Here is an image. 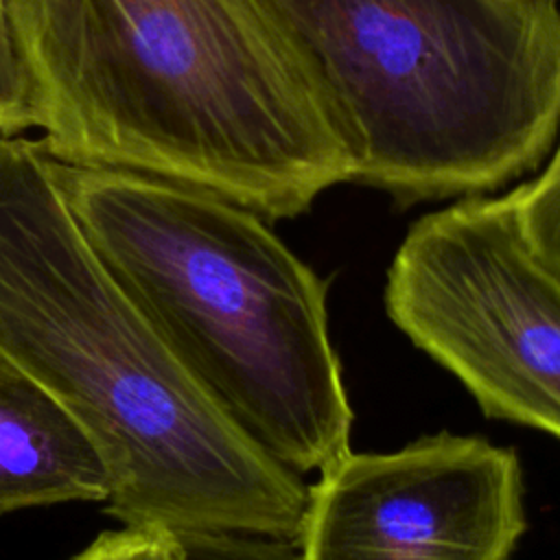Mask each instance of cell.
Instances as JSON below:
<instances>
[{
  "instance_id": "obj_1",
  "label": "cell",
  "mask_w": 560,
  "mask_h": 560,
  "mask_svg": "<svg viewBox=\"0 0 560 560\" xmlns=\"http://www.w3.org/2000/svg\"><path fill=\"white\" fill-rule=\"evenodd\" d=\"M55 162L201 188L267 221L352 182L348 144L262 0H7Z\"/></svg>"
},
{
  "instance_id": "obj_2",
  "label": "cell",
  "mask_w": 560,
  "mask_h": 560,
  "mask_svg": "<svg viewBox=\"0 0 560 560\" xmlns=\"http://www.w3.org/2000/svg\"><path fill=\"white\" fill-rule=\"evenodd\" d=\"M0 359L92 438L129 527L298 540L308 483L179 365L101 260L37 142L0 136Z\"/></svg>"
},
{
  "instance_id": "obj_3",
  "label": "cell",
  "mask_w": 560,
  "mask_h": 560,
  "mask_svg": "<svg viewBox=\"0 0 560 560\" xmlns=\"http://www.w3.org/2000/svg\"><path fill=\"white\" fill-rule=\"evenodd\" d=\"M50 164L101 260L247 438L302 477L350 451L326 282L267 219L168 179Z\"/></svg>"
},
{
  "instance_id": "obj_4",
  "label": "cell",
  "mask_w": 560,
  "mask_h": 560,
  "mask_svg": "<svg viewBox=\"0 0 560 560\" xmlns=\"http://www.w3.org/2000/svg\"><path fill=\"white\" fill-rule=\"evenodd\" d=\"M352 158L400 203L492 192L560 133L556 0H262Z\"/></svg>"
},
{
  "instance_id": "obj_5",
  "label": "cell",
  "mask_w": 560,
  "mask_h": 560,
  "mask_svg": "<svg viewBox=\"0 0 560 560\" xmlns=\"http://www.w3.org/2000/svg\"><path fill=\"white\" fill-rule=\"evenodd\" d=\"M385 311L486 416L560 440V278L505 195L422 214L387 269Z\"/></svg>"
},
{
  "instance_id": "obj_6",
  "label": "cell",
  "mask_w": 560,
  "mask_h": 560,
  "mask_svg": "<svg viewBox=\"0 0 560 560\" xmlns=\"http://www.w3.org/2000/svg\"><path fill=\"white\" fill-rule=\"evenodd\" d=\"M518 455L435 433L389 453H343L308 483L302 560H510L525 534Z\"/></svg>"
},
{
  "instance_id": "obj_7",
  "label": "cell",
  "mask_w": 560,
  "mask_h": 560,
  "mask_svg": "<svg viewBox=\"0 0 560 560\" xmlns=\"http://www.w3.org/2000/svg\"><path fill=\"white\" fill-rule=\"evenodd\" d=\"M109 470L85 429L33 378L0 359V514L107 501Z\"/></svg>"
},
{
  "instance_id": "obj_8",
  "label": "cell",
  "mask_w": 560,
  "mask_h": 560,
  "mask_svg": "<svg viewBox=\"0 0 560 560\" xmlns=\"http://www.w3.org/2000/svg\"><path fill=\"white\" fill-rule=\"evenodd\" d=\"M536 177L512 188L505 199L532 254L560 278V133Z\"/></svg>"
},
{
  "instance_id": "obj_9",
  "label": "cell",
  "mask_w": 560,
  "mask_h": 560,
  "mask_svg": "<svg viewBox=\"0 0 560 560\" xmlns=\"http://www.w3.org/2000/svg\"><path fill=\"white\" fill-rule=\"evenodd\" d=\"M175 560H302L295 540L238 532L173 534Z\"/></svg>"
},
{
  "instance_id": "obj_10",
  "label": "cell",
  "mask_w": 560,
  "mask_h": 560,
  "mask_svg": "<svg viewBox=\"0 0 560 560\" xmlns=\"http://www.w3.org/2000/svg\"><path fill=\"white\" fill-rule=\"evenodd\" d=\"M35 127L26 83L13 50L7 0H0V136H20Z\"/></svg>"
},
{
  "instance_id": "obj_11",
  "label": "cell",
  "mask_w": 560,
  "mask_h": 560,
  "mask_svg": "<svg viewBox=\"0 0 560 560\" xmlns=\"http://www.w3.org/2000/svg\"><path fill=\"white\" fill-rule=\"evenodd\" d=\"M72 560H175L173 534L160 527H129L101 534Z\"/></svg>"
}]
</instances>
